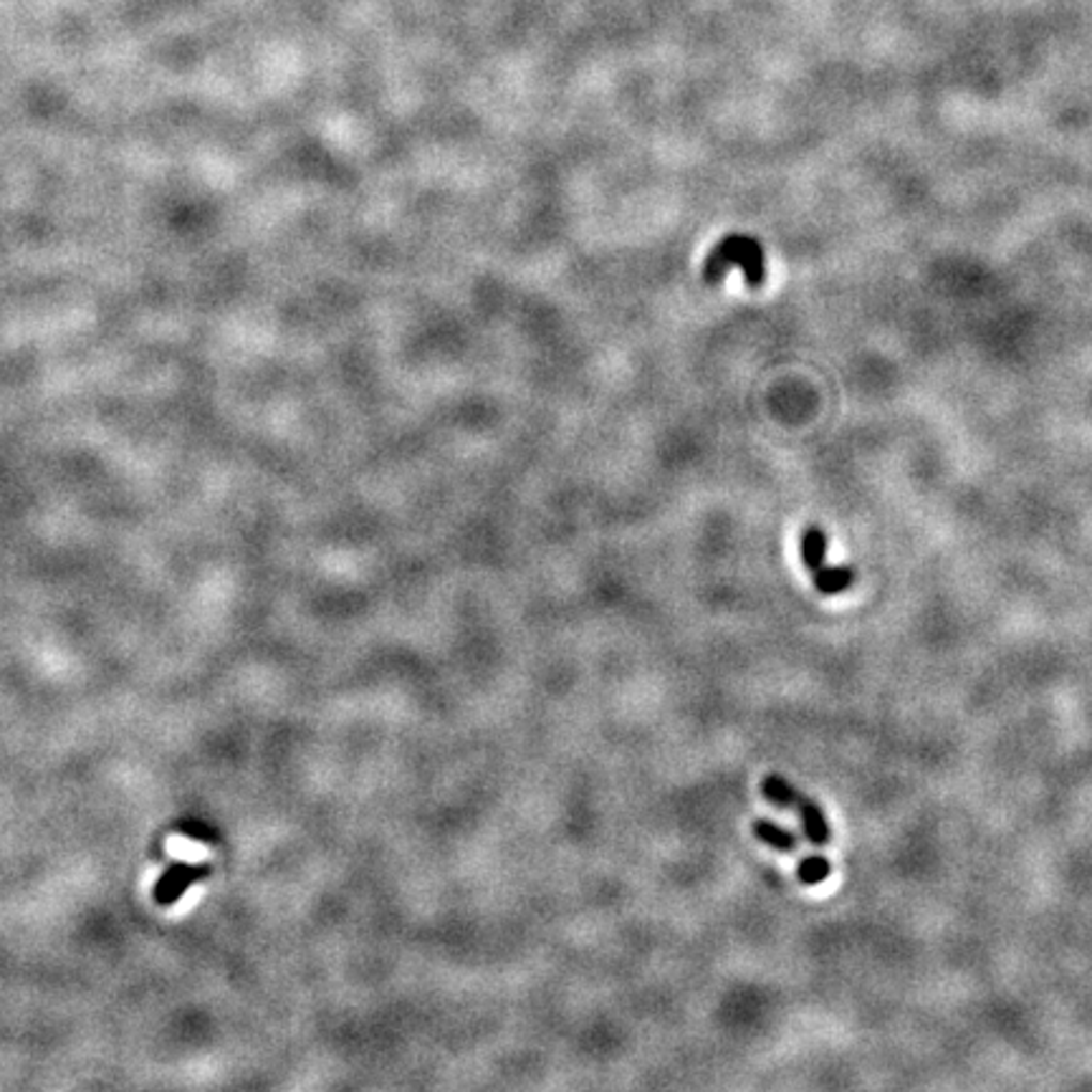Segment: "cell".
Segmentation results:
<instances>
[{
    "mask_svg": "<svg viewBox=\"0 0 1092 1092\" xmlns=\"http://www.w3.org/2000/svg\"><path fill=\"white\" fill-rule=\"evenodd\" d=\"M799 555H801V562H805L807 572H810V575H814V572H820L822 566H825V557H827V534H825V529L817 527V524H810V527L801 531Z\"/></svg>",
    "mask_w": 1092,
    "mask_h": 1092,
    "instance_id": "3957f363",
    "label": "cell"
},
{
    "mask_svg": "<svg viewBox=\"0 0 1092 1092\" xmlns=\"http://www.w3.org/2000/svg\"><path fill=\"white\" fill-rule=\"evenodd\" d=\"M857 577L855 566L849 564H840V566H822L820 572H814L812 579H814V587H817L820 594H825V597H832V594H840L845 592L847 587H853Z\"/></svg>",
    "mask_w": 1092,
    "mask_h": 1092,
    "instance_id": "5b68a950",
    "label": "cell"
},
{
    "mask_svg": "<svg viewBox=\"0 0 1092 1092\" xmlns=\"http://www.w3.org/2000/svg\"><path fill=\"white\" fill-rule=\"evenodd\" d=\"M832 873V862L825 855H810L797 865V877L805 886H820Z\"/></svg>",
    "mask_w": 1092,
    "mask_h": 1092,
    "instance_id": "8992f818",
    "label": "cell"
},
{
    "mask_svg": "<svg viewBox=\"0 0 1092 1092\" xmlns=\"http://www.w3.org/2000/svg\"><path fill=\"white\" fill-rule=\"evenodd\" d=\"M762 794H764V799L774 801L777 807H790V810L799 814L807 840H810L814 847L829 845V840H832V829H829V822L817 801L805 797L797 786H794L792 782H786V779L779 777V774H766V777L762 779Z\"/></svg>",
    "mask_w": 1092,
    "mask_h": 1092,
    "instance_id": "7a4b0ae2",
    "label": "cell"
},
{
    "mask_svg": "<svg viewBox=\"0 0 1092 1092\" xmlns=\"http://www.w3.org/2000/svg\"><path fill=\"white\" fill-rule=\"evenodd\" d=\"M753 834H756V840H762L764 845H769L774 849H779V853H797L799 849V838L797 834L792 832V829H786L782 825H777V822L771 820H756L753 822Z\"/></svg>",
    "mask_w": 1092,
    "mask_h": 1092,
    "instance_id": "277c9868",
    "label": "cell"
},
{
    "mask_svg": "<svg viewBox=\"0 0 1092 1092\" xmlns=\"http://www.w3.org/2000/svg\"><path fill=\"white\" fill-rule=\"evenodd\" d=\"M731 268H742L744 279L751 288H759L766 279V255L764 246L759 244V238L753 236H742V233H731V236H723L718 240L714 251L708 253L706 264H703V279L711 286L723 281V276L731 271Z\"/></svg>",
    "mask_w": 1092,
    "mask_h": 1092,
    "instance_id": "6da1fadb",
    "label": "cell"
}]
</instances>
